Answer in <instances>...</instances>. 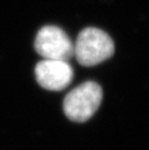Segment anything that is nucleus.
<instances>
[{"label":"nucleus","mask_w":149,"mask_h":150,"mask_svg":"<svg viewBox=\"0 0 149 150\" xmlns=\"http://www.w3.org/2000/svg\"><path fill=\"white\" fill-rule=\"evenodd\" d=\"M114 53V43L107 32L96 27L82 29L74 45V55L82 66L91 67L109 59Z\"/></svg>","instance_id":"f257e3e1"},{"label":"nucleus","mask_w":149,"mask_h":150,"mask_svg":"<svg viewBox=\"0 0 149 150\" xmlns=\"http://www.w3.org/2000/svg\"><path fill=\"white\" fill-rule=\"evenodd\" d=\"M103 99L101 86L95 81H85L72 89L63 101V110L70 120L85 122L94 115Z\"/></svg>","instance_id":"f03ea898"},{"label":"nucleus","mask_w":149,"mask_h":150,"mask_svg":"<svg viewBox=\"0 0 149 150\" xmlns=\"http://www.w3.org/2000/svg\"><path fill=\"white\" fill-rule=\"evenodd\" d=\"M34 47L45 59L68 61L74 55V44L65 31L55 25H46L38 31Z\"/></svg>","instance_id":"7ed1b4c3"},{"label":"nucleus","mask_w":149,"mask_h":150,"mask_svg":"<svg viewBox=\"0 0 149 150\" xmlns=\"http://www.w3.org/2000/svg\"><path fill=\"white\" fill-rule=\"evenodd\" d=\"M37 82L50 91H60L71 83L74 71L68 61L44 59L35 67Z\"/></svg>","instance_id":"20e7f679"}]
</instances>
